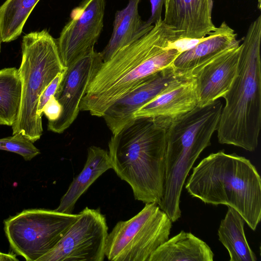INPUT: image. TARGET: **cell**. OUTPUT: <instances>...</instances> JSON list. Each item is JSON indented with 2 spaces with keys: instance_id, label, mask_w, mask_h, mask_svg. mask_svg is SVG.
Wrapping results in <instances>:
<instances>
[{
  "instance_id": "cell-1",
  "label": "cell",
  "mask_w": 261,
  "mask_h": 261,
  "mask_svg": "<svg viewBox=\"0 0 261 261\" xmlns=\"http://www.w3.org/2000/svg\"><path fill=\"white\" fill-rule=\"evenodd\" d=\"M178 40L161 19L143 36L103 62L82 99L80 109L102 117L116 101L144 79L172 65L180 54L169 45Z\"/></svg>"
},
{
  "instance_id": "cell-11",
  "label": "cell",
  "mask_w": 261,
  "mask_h": 261,
  "mask_svg": "<svg viewBox=\"0 0 261 261\" xmlns=\"http://www.w3.org/2000/svg\"><path fill=\"white\" fill-rule=\"evenodd\" d=\"M102 63L100 53L94 50L67 68L55 95L62 111L57 120L48 122V130L60 134L72 124L80 111L81 101Z\"/></svg>"
},
{
  "instance_id": "cell-28",
  "label": "cell",
  "mask_w": 261,
  "mask_h": 261,
  "mask_svg": "<svg viewBox=\"0 0 261 261\" xmlns=\"http://www.w3.org/2000/svg\"><path fill=\"white\" fill-rule=\"evenodd\" d=\"M257 1H258L257 8L260 10L261 8V0H257Z\"/></svg>"
},
{
  "instance_id": "cell-16",
  "label": "cell",
  "mask_w": 261,
  "mask_h": 261,
  "mask_svg": "<svg viewBox=\"0 0 261 261\" xmlns=\"http://www.w3.org/2000/svg\"><path fill=\"white\" fill-rule=\"evenodd\" d=\"M237 34L225 21L192 48L181 53L172 66L178 75L190 76L195 69L233 46L240 44Z\"/></svg>"
},
{
  "instance_id": "cell-27",
  "label": "cell",
  "mask_w": 261,
  "mask_h": 261,
  "mask_svg": "<svg viewBox=\"0 0 261 261\" xmlns=\"http://www.w3.org/2000/svg\"><path fill=\"white\" fill-rule=\"evenodd\" d=\"M18 259L13 253H4L0 252V261H16Z\"/></svg>"
},
{
  "instance_id": "cell-12",
  "label": "cell",
  "mask_w": 261,
  "mask_h": 261,
  "mask_svg": "<svg viewBox=\"0 0 261 261\" xmlns=\"http://www.w3.org/2000/svg\"><path fill=\"white\" fill-rule=\"evenodd\" d=\"M172 65L144 79L130 91L114 102L102 117L116 135L133 119L134 113L165 90L178 76Z\"/></svg>"
},
{
  "instance_id": "cell-20",
  "label": "cell",
  "mask_w": 261,
  "mask_h": 261,
  "mask_svg": "<svg viewBox=\"0 0 261 261\" xmlns=\"http://www.w3.org/2000/svg\"><path fill=\"white\" fill-rule=\"evenodd\" d=\"M245 221L234 208L228 207L218 229L219 240L228 252L230 261H256L244 231Z\"/></svg>"
},
{
  "instance_id": "cell-6",
  "label": "cell",
  "mask_w": 261,
  "mask_h": 261,
  "mask_svg": "<svg viewBox=\"0 0 261 261\" xmlns=\"http://www.w3.org/2000/svg\"><path fill=\"white\" fill-rule=\"evenodd\" d=\"M21 62L18 71L22 95L13 134L21 133L33 143L43 134L42 117L38 114L39 97L60 72L65 70L56 39L45 29L25 35L21 42Z\"/></svg>"
},
{
  "instance_id": "cell-23",
  "label": "cell",
  "mask_w": 261,
  "mask_h": 261,
  "mask_svg": "<svg viewBox=\"0 0 261 261\" xmlns=\"http://www.w3.org/2000/svg\"><path fill=\"white\" fill-rule=\"evenodd\" d=\"M0 150L17 153L25 161H31L40 153L34 143L21 133L0 139Z\"/></svg>"
},
{
  "instance_id": "cell-22",
  "label": "cell",
  "mask_w": 261,
  "mask_h": 261,
  "mask_svg": "<svg viewBox=\"0 0 261 261\" xmlns=\"http://www.w3.org/2000/svg\"><path fill=\"white\" fill-rule=\"evenodd\" d=\"M39 0H7L0 7L2 42L18 38L31 13Z\"/></svg>"
},
{
  "instance_id": "cell-8",
  "label": "cell",
  "mask_w": 261,
  "mask_h": 261,
  "mask_svg": "<svg viewBox=\"0 0 261 261\" xmlns=\"http://www.w3.org/2000/svg\"><path fill=\"white\" fill-rule=\"evenodd\" d=\"M79 214L56 210H23L4 222L6 236L12 250L27 261H38L59 243Z\"/></svg>"
},
{
  "instance_id": "cell-15",
  "label": "cell",
  "mask_w": 261,
  "mask_h": 261,
  "mask_svg": "<svg viewBox=\"0 0 261 261\" xmlns=\"http://www.w3.org/2000/svg\"><path fill=\"white\" fill-rule=\"evenodd\" d=\"M198 105L195 78L180 75L161 93L137 110L133 118L150 117L169 124Z\"/></svg>"
},
{
  "instance_id": "cell-10",
  "label": "cell",
  "mask_w": 261,
  "mask_h": 261,
  "mask_svg": "<svg viewBox=\"0 0 261 261\" xmlns=\"http://www.w3.org/2000/svg\"><path fill=\"white\" fill-rule=\"evenodd\" d=\"M105 0H83L56 39L63 65L68 68L94 50L103 27Z\"/></svg>"
},
{
  "instance_id": "cell-13",
  "label": "cell",
  "mask_w": 261,
  "mask_h": 261,
  "mask_svg": "<svg viewBox=\"0 0 261 261\" xmlns=\"http://www.w3.org/2000/svg\"><path fill=\"white\" fill-rule=\"evenodd\" d=\"M241 49L240 44L229 48L191 73L196 81L199 106L223 97L228 90L237 70Z\"/></svg>"
},
{
  "instance_id": "cell-9",
  "label": "cell",
  "mask_w": 261,
  "mask_h": 261,
  "mask_svg": "<svg viewBox=\"0 0 261 261\" xmlns=\"http://www.w3.org/2000/svg\"><path fill=\"white\" fill-rule=\"evenodd\" d=\"M108 234L100 210L86 207L54 248L38 261H103Z\"/></svg>"
},
{
  "instance_id": "cell-26",
  "label": "cell",
  "mask_w": 261,
  "mask_h": 261,
  "mask_svg": "<svg viewBox=\"0 0 261 261\" xmlns=\"http://www.w3.org/2000/svg\"><path fill=\"white\" fill-rule=\"evenodd\" d=\"M150 2L151 4V15L149 19L146 21V23L148 25H154L162 19L161 14L166 0H150Z\"/></svg>"
},
{
  "instance_id": "cell-24",
  "label": "cell",
  "mask_w": 261,
  "mask_h": 261,
  "mask_svg": "<svg viewBox=\"0 0 261 261\" xmlns=\"http://www.w3.org/2000/svg\"><path fill=\"white\" fill-rule=\"evenodd\" d=\"M66 69L59 73L41 94L38 106V114L40 116H42V109L46 103L51 96L56 95L63 80Z\"/></svg>"
},
{
  "instance_id": "cell-25",
  "label": "cell",
  "mask_w": 261,
  "mask_h": 261,
  "mask_svg": "<svg viewBox=\"0 0 261 261\" xmlns=\"http://www.w3.org/2000/svg\"><path fill=\"white\" fill-rule=\"evenodd\" d=\"M62 107L55 96H51L42 109V114L45 115L48 121H54L60 116Z\"/></svg>"
},
{
  "instance_id": "cell-18",
  "label": "cell",
  "mask_w": 261,
  "mask_h": 261,
  "mask_svg": "<svg viewBox=\"0 0 261 261\" xmlns=\"http://www.w3.org/2000/svg\"><path fill=\"white\" fill-rule=\"evenodd\" d=\"M110 169L112 165L108 152L99 147H89L83 169L73 179L55 210L62 213H72L80 197L100 176Z\"/></svg>"
},
{
  "instance_id": "cell-2",
  "label": "cell",
  "mask_w": 261,
  "mask_h": 261,
  "mask_svg": "<svg viewBox=\"0 0 261 261\" xmlns=\"http://www.w3.org/2000/svg\"><path fill=\"white\" fill-rule=\"evenodd\" d=\"M168 125L153 117L135 118L109 142L112 169L145 204H159L163 197Z\"/></svg>"
},
{
  "instance_id": "cell-19",
  "label": "cell",
  "mask_w": 261,
  "mask_h": 261,
  "mask_svg": "<svg viewBox=\"0 0 261 261\" xmlns=\"http://www.w3.org/2000/svg\"><path fill=\"white\" fill-rule=\"evenodd\" d=\"M214 256L205 242L190 232L181 230L161 245L149 261H213Z\"/></svg>"
},
{
  "instance_id": "cell-29",
  "label": "cell",
  "mask_w": 261,
  "mask_h": 261,
  "mask_svg": "<svg viewBox=\"0 0 261 261\" xmlns=\"http://www.w3.org/2000/svg\"><path fill=\"white\" fill-rule=\"evenodd\" d=\"M1 43H2V41H1V36H0V52L1 50Z\"/></svg>"
},
{
  "instance_id": "cell-21",
  "label": "cell",
  "mask_w": 261,
  "mask_h": 261,
  "mask_svg": "<svg viewBox=\"0 0 261 261\" xmlns=\"http://www.w3.org/2000/svg\"><path fill=\"white\" fill-rule=\"evenodd\" d=\"M21 82L18 69L0 70V125L12 126L16 121L21 106Z\"/></svg>"
},
{
  "instance_id": "cell-4",
  "label": "cell",
  "mask_w": 261,
  "mask_h": 261,
  "mask_svg": "<svg viewBox=\"0 0 261 261\" xmlns=\"http://www.w3.org/2000/svg\"><path fill=\"white\" fill-rule=\"evenodd\" d=\"M185 188L206 204L236 210L252 230L261 219V178L247 158L223 150L202 159L193 169Z\"/></svg>"
},
{
  "instance_id": "cell-5",
  "label": "cell",
  "mask_w": 261,
  "mask_h": 261,
  "mask_svg": "<svg viewBox=\"0 0 261 261\" xmlns=\"http://www.w3.org/2000/svg\"><path fill=\"white\" fill-rule=\"evenodd\" d=\"M222 109L218 99L198 105L167 126L164 192L158 205L172 222L181 217L180 198L185 180L200 153L211 145Z\"/></svg>"
},
{
  "instance_id": "cell-3",
  "label": "cell",
  "mask_w": 261,
  "mask_h": 261,
  "mask_svg": "<svg viewBox=\"0 0 261 261\" xmlns=\"http://www.w3.org/2000/svg\"><path fill=\"white\" fill-rule=\"evenodd\" d=\"M261 16L250 24L243 38L237 70L223 97L217 127L220 143L253 151L261 126Z\"/></svg>"
},
{
  "instance_id": "cell-7",
  "label": "cell",
  "mask_w": 261,
  "mask_h": 261,
  "mask_svg": "<svg viewBox=\"0 0 261 261\" xmlns=\"http://www.w3.org/2000/svg\"><path fill=\"white\" fill-rule=\"evenodd\" d=\"M172 223L157 203H146L133 217L117 223L108 234L105 256L111 261H149L169 239Z\"/></svg>"
},
{
  "instance_id": "cell-17",
  "label": "cell",
  "mask_w": 261,
  "mask_h": 261,
  "mask_svg": "<svg viewBox=\"0 0 261 261\" xmlns=\"http://www.w3.org/2000/svg\"><path fill=\"white\" fill-rule=\"evenodd\" d=\"M141 0H129L122 10L116 11L111 37L100 52L103 62L110 60L121 48L133 43L153 27L143 21L139 14L138 7Z\"/></svg>"
},
{
  "instance_id": "cell-14",
  "label": "cell",
  "mask_w": 261,
  "mask_h": 261,
  "mask_svg": "<svg viewBox=\"0 0 261 261\" xmlns=\"http://www.w3.org/2000/svg\"><path fill=\"white\" fill-rule=\"evenodd\" d=\"M213 0H166L164 23L178 40L201 39L216 28L212 13Z\"/></svg>"
}]
</instances>
